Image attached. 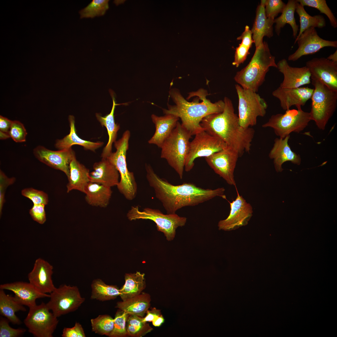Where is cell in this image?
Segmentation results:
<instances>
[{
  "label": "cell",
  "instance_id": "1",
  "mask_svg": "<svg viewBox=\"0 0 337 337\" xmlns=\"http://www.w3.org/2000/svg\"><path fill=\"white\" fill-rule=\"evenodd\" d=\"M145 168L148 183L167 214L175 213L183 207L195 206L217 197L226 199L224 188L204 189L190 183L174 185L159 176L150 165L146 164Z\"/></svg>",
  "mask_w": 337,
  "mask_h": 337
},
{
  "label": "cell",
  "instance_id": "2",
  "mask_svg": "<svg viewBox=\"0 0 337 337\" xmlns=\"http://www.w3.org/2000/svg\"><path fill=\"white\" fill-rule=\"evenodd\" d=\"M223 101V111L205 116L200 125L204 130L220 139L237 152L240 157L251 150L255 130L251 127L241 126L231 100L225 97Z\"/></svg>",
  "mask_w": 337,
  "mask_h": 337
},
{
  "label": "cell",
  "instance_id": "3",
  "mask_svg": "<svg viewBox=\"0 0 337 337\" xmlns=\"http://www.w3.org/2000/svg\"><path fill=\"white\" fill-rule=\"evenodd\" d=\"M207 91L200 89L189 93L188 99L197 96L193 101L189 102L185 99L178 89L173 88L169 91V95L174 102L173 105H168V109H163L166 114L174 115L180 118L182 125L192 135L204 130L200 125L202 119L212 114L223 111L224 107L223 100L212 103L206 97Z\"/></svg>",
  "mask_w": 337,
  "mask_h": 337
},
{
  "label": "cell",
  "instance_id": "4",
  "mask_svg": "<svg viewBox=\"0 0 337 337\" xmlns=\"http://www.w3.org/2000/svg\"><path fill=\"white\" fill-rule=\"evenodd\" d=\"M271 67L277 68L275 57L271 53L267 43L264 41L256 48L249 63L236 73L234 79L243 88L256 92L265 81Z\"/></svg>",
  "mask_w": 337,
  "mask_h": 337
},
{
  "label": "cell",
  "instance_id": "5",
  "mask_svg": "<svg viewBox=\"0 0 337 337\" xmlns=\"http://www.w3.org/2000/svg\"><path fill=\"white\" fill-rule=\"evenodd\" d=\"M192 135L179 122L161 148V158L165 159L180 179L183 178L185 162Z\"/></svg>",
  "mask_w": 337,
  "mask_h": 337
},
{
  "label": "cell",
  "instance_id": "6",
  "mask_svg": "<svg viewBox=\"0 0 337 337\" xmlns=\"http://www.w3.org/2000/svg\"><path fill=\"white\" fill-rule=\"evenodd\" d=\"M130 135L129 130L124 132L121 138L114 143L116 151L112 152L106 159L114 165L120 174V180L117 185L118 190L126 199L132 200L137 195V185L134 173L128 170L126 162Z\"/></svg>",
  "mask_w": 337,
  "mask_h": 337
},
{
  "label": "cell",
  "instance_id": "7",
  "mask_svg": "<svg viewBox=\"0 0 337 337\" xmlns=\"http://www.w3.org/2000/svg\"><path fill=\"white\" fill-rule=\"evenodd\" d=\"M311 79L314 88L311 98L310 119L319 129L324 130L336 110L337 91L331 90L316 79Z\"/></svg>",
  "mask_w": 337,
  "mask_h": 337
},
{
  "label": "cell",
  "instance_id": "8",
  "mask_svg": "<svg viewBox=\"0 0 337 337\" xmlns=\"http://www.w3.org/2000/svg\"><path fill=\"white\" fill-rule=\"evenodd\" d=\"M130 221L137 219H149L156 224L157 230L164 233L168 241L173 240L175 237L176 229L178 227L185 225L187 219L176 214H164L160 210L149 208L139 210L138 206H132L127 214Z\"/></svg>",
  "mask_w": 337,
  "mask_h": 337
},
{
  "label": "cell",
  "instance_id": "9",
  "mask_svg": "<svg viewBox=\"0 0 337 337\" xmlns=\"http://www.w3.org/2000/svg\"><path fill=\"white\" fill-rule=\"evenodd\" d=\"M238 98L239 123L242 127L248 128L255 125L258 117L266 114L267 105L259 94L251 90L235 85Z\"/></svg>",
  "mask_w": 337,
  "mask_h": 337
},
{
  "label": "cell",
  "instance_id": "10",
  "mask_svg": "<svg viewBox=\"0 0 337 337\" xmlns=\"http://www.w3.org/2000/svg\"><path fill=\"white\" fill-rule=\"evenodd\" d=\"M297 108L288 110L284 114L272 115L262 125V127L273 129L275 134L282 138L292 132H300L307 127L311 120L309 112L303 111L301 107Z\"/></svg>",
  "mask_w": 337,
  "mask_h": 337
},
{
  "label": "cell",
  "instance_id": "11",
  "mask_svg": "<svg viewBox=\"0 0 337 337\" xmlns=\"http://www.w3.org/2000/svg\"><path fill=\"white\" fill-rule=\"evenodd\" d=\"M24 323L28 331L36 337H52L59 322L46 303L29 308Z\"/></svg>",
  "mask_w": 337,
  "mask_h": 337
},
{
  "label": "cell",
  "instance_id": "12",
  "mask_svg": "<svg viewBox=\"0 0 337 337\" xmlns=\"http://www.w3.org/2000/svg\"><path fill=\"white\" fill-rule=\"evenodd\" d=\"M50 295V300L46 304L57 317L76 311L85 300L76 286L61 285Z\"/></svg>",
  "mask_w": 337,
  "mask_h": 337
},
{
  "label": "cell",
  "instance_id": "13",
  "mask_svg": "<svg viewBox=\"0 0 337 337\" xmlns=\"http://www.w3.org/2000/svg\"><path fill=\"white\" fill-rule=\"evenodd\" d=\"M195 135L194 139L190 143L189 151L185 162L184 169L186 172L193 169L196 158L208 157L227 146L220 139L210 135L204 130Z\"/></svg>",
  "mask_w": 337,
  "mask_h": 337
},
{
  "label": "cell",
  "instance_id": "14",
  "mask_svg": "<svg viewBox=\"0 0 337 337\" xmlns=\"http://www.w3.org/2000/svg\"><path fill=\"white\" fill-rule=\"evenodd\" d=\"M239 157L237 152L227 146L205 158L208 165L216 173L228 184L236 186L234 173Z\"/></svg>",
  "mask_w": 337,
  "mask_h": 337
},
{
  "label": "cell",
  "instance_id": "15",
  "mask_svg": "<svg viewBox=\"0 0 337 337\" xmlns=\"http://www.w3.org/2000/svg\"><path fill=\"white\" fill-rule=\"evenodd\" d=\"M297 43L298 48L288 57L289 61H294L302 56L314 54L325 47H337L336 41L324 39L318 35L316 29L310 27L305 30L294 43Z\"/></svg>",
  "mask_w": 337,
  "mask_h": 337
},
{
  "label": "cell",
  "instance_id": "16",
  "mask_svg": "<svg viewBox=\"0 0 337 337\" xmlns=\"http://www.w3.org/2000/svg\"><path fill=\"white\" fill-rule=\"evenodd\" d=\"M237 195L232 202H229L230 210L225 219L220 221L219 230L229 231L247 225L252 215L253 208L237 191Z\"/></svg>",
  "mask_w": 337,
  "mask_h": 337
},
{
  "label": "cell",
  "instance_id": "17",
  "mask_svg": "<svg viewBox=\"0 0 337 337\" xmlns=\"http://www.w3.org/2000/svg\"><path fill=\"white\" fill-rule=\"evenodd\" d=\"M311 77L316 79L331 90L337 91V63L325 57L314 58L306 62Z\"/></svg>",
  "mask_w": 337,
  "mask_h": 337
},
{
  "label": "cell",
  "instance_id": "18",
  "mask_svg": "<svg viewBox=\"0 0 337 337\" xmlns=\"http://www.w3.org/2000/svg\"><path fill=\"white\" fill-rule=\"evenodd\" d=\"M33 153L35 157L40 162L62 171L67 177L68 176L70 163L75 154L71 148L53 151L39 145L34 149Z\"/></svg>",
  "mask_w": 337,
  "mask_h": 337
},
{
  "label": "cell",
  "instance_id": "19",
  "mask_svg": "<svg viewBox=\"0 0 337 337\" xmlns=\"http://www.w3.org/2000/svg\"><path fill=\"white\" fill-rule=\"evenodd\" d=\"M53 267L47 261L38 258L28 275L29 282L39 292L50 294L55 288L52 279Z\"/></svg>",
  "mask_w": 337,
  "mask_h": 337
},
{
  "label": "cell",
  "instance_id": "20",
  "mask_svg": "<svg viewBox=\"0 0 337 337\" xmlns=\"http://www.w3.org/2000/svg\"><path fill=\"white\" fill-rule=\"evenodd\" d=\"M276 64L277 68L284 76L280 87L295 88L310 83L311 75L306 66L300 67L291 66L285 59L279 61Z\"/></svg>",
  "mask_w": 337,
  "mask_h": 337
},
{
  "label": "cell",
  "instance_id": "21",
  "mask_svg": "<svg viewBox=\"0 0 337 337\" xmlns=\"http://www.w3.org/2000/svg\"><path fill=\"white\" fill-rule=\"evenodd\" d=\"M313 90L308 87L289 88L279 86L272 92V95L279 100L282 109L286 110L293 105L296 108L304 105L311 99Z\"/></svg>",
  "mask_w": 337,
  "mask_h": 337
},
{
  "label": "cell",
  "instance_id": "22",
  "mask_svg": "<svg viewBox=\"0 0 337 337\" xmlns=\"http://www.w3.org/2000/svg\"><path fill=\"white\" fill-rule=\"evenodd\" d=\"M0 289L12 291L17 301L29 308L37 305V299L50 296V294L39 292L29 282L17 281L3 284L0 285Z\"/></svg>",
  "mask_w": 337,
  "mask_h": 337
},
{
  "label": "cell",
  "instance_id": "23",
  "mask_svg": "<svg viewBox=\"0 0 337 337\" xmlns=\"http://www.w3.org/2000/svg\"><path fill=\"white\" fill-rule=\"evenodd\" d=\"M290 137L289 135L284 138L279 137L275 139L269 153V157L273 159L275 168L277 172L283 171L282 165L286 162L291 161L298 165L301 163L300 155L292 151L288 144Z\"/></svg>",
  "mask_w": 337,
  "mask_h": 337
},
{
  "label": "cell",
  "instance_id": "24",
  "mask_svg": "<svg viewBox=\"0 0 337 337\" xmlns=\"http://www.w3.org/2000/svg\"><path fill=\"white\" fill-rule=\"evenodd\" d=\"M94 171L90 173V182L111 188L117 185L119 173L114 165L106 158L93 165Z\"/></svg>",
  "mask_w": 337,
  "mask_h": 337
},
{
  "label": "cell",
  "instance_id": "25",
  "mask_svg": "<svg viewBox=\"0 0 337 337\" xmlns=\"http://www.w3.org/2000/svg\"><path fill=\"white\" fill-rule=\"evenodd\" d=\"M266 0H261L256 10V16L251 31L252 39L256 48L263 43V38L266 36L269 38L273 35L274 20L266 17L265 12Z\"/></svg>",
  "mask_w": 337,
  "mask_h": 337
},
{
  "label": "cell",
  "instance_id": "26",
  "mask_svg": "<svg viewBox=\"0 0 337 337\" xmlns=\"http://www.w3.org/2000/svg\"><path fill=\"white\" fill-rule=\"evenodd\" d=\"M151 118L155 125V131L148 142L161 148L164 142L176 126L179 119L170 114H166L161 116L152 114Z\"/></svg>",
  "mask_w": 337,
  "mask_h": 337
},
{
  "label": "cell",
  "instance_id": "27",
  "mask_svg": "<svg viewBox=\"0 0 337 337\" xmlns=\"http://www.w3.org/2000/svg\"><path fill=\"white\" fill-rule=\"evenodd\" d=\"M69 168L67 192L76 190L84 193L85 188L90 182L89 169L77 160L75 154L70 162Z\"/></svg>",
  "mask_w": 337,
  "mask_h": 337
},
{
  "label": "cell",
  "instance_id": "28",
  "mask_svg": "<svg viewBox=\"0 0 337 337\" xmlns=\"http://www.w3.org/2000/svg\"><path fill=\"white\" fill-rule=\"evenodd\" d=\"M70 131L69 134L63 139L56 140L55 146L59 150L69 149L74 145L83 146L84 149L94 151L102 146L104 143L101 142H93L80 138L76 133L74 116L70 115L68 118Z\"/></svg>",
  "mask_w": 337,
  "mask_h": 337
},
{
  "label": "cell",
  "instance_id": "29",
  "mask_svg": "<svg viewBox=\"0 0 337 337\" xmlns=\"http://www.w3.org/2000/svg\"><path fill=\"white\" fill-rule=\"evenodd\" d=\"M113 100V105L111 111L108 114L102 116L99 113L96 114V118L102 126H105L107 130L109 139L108 143L103 149L101 154L102 158L106 159L112 152V145L116 141L117 132L120 129V125L115 123L114 112L116 105H119L115 102V98L112 93H110Z\"/></svg>",
  "mask_w": 337,
  "mask_h": 337
},
{
  "label": "cell",
  "instance_id": "30",
  "mask_svg": "<svg viewBox=\"0 0 337 337\" xmlns=\"http://www.w3.org/2000/svg\"><path fill=\"white\" fill-rule=\"evenodd\" d=\"M112 193L111 188L89 182L84 193L85 194V200L90 205L106 208L109 204Z\"/></svg>",
  "mask_w": 337,
  "mask_h": 337
},
{
  "label": "cell",
  "instance_id": "31",
  "mask_svg": "<svg viewBox=\"0 0 337 337\" xmlns=\"http://www.w3.org/2000/svg\"><path fill=\"white\" fill-rule=\"evenodd\" d=\"M150 295L144 292L130 299L118 302L116 307L129 315L143 317L150 306Z\"/></svg>",
  "mask_w": 337,
  "mask_h": 337
},
{
  "label": "cell",
  "instance_id": "32",
  "mask_svg": "<svg viewBox=\"0 0 337 337\" xmlns=\"http://www.w3.org/2000/svg\"><path fill=\"white\" fill-rule=\"evenodd\" d=\"M145 274L139 271L126 273L125 276V283L120 289V295L124 301L138 295L142 292L146 287Z\"/></svg>",
  "mask_w": 337,
  "mask_h": 337
},
{
  "label": "cell",
  "instance_id": "33",
  "mask_svg": "<svg viewBox=\"0 0 337 337\" xmlns=\"http://www.w3.org/2000/svg\"><path fill=\"white\" fill-rule=\"evenodd\" d=\"M0 289V314L7 319L13 324L20 325L22 322L16 315L18 311H26L27 309L14 298V297L7 294Z\"/></svg>",
  "mask_w": 337,
  "mask_h": 337
},
{
  "label": "cell",
  "instance_id": "34",
  "mask_svg": "<svg viewBox=\"0 0 337 337\" xmlns=\"http://www.w3.org/2000/svg\"><path fill=\"white\" fill-rule=\"evenodd\" d=\"M296 2L295 0H289L281 15L274 19V22L276 23L275 31L278 36L280 33L281 28L287 24L291 27L293 37L295 39L296 37L299 30V26L295 17Z\"/></svg>",
  "mask_w": 337,
  "mask_h": 337
},
{
  "label": "cell",
  "instance_id": "35",
  "mask_svg": "<svg viewBox=\"0 0 337 337\" xmlns=\"http://www.w3.org/2000/svg\"><path fill=\"white\" fill-rule=\"evenodd\" d=\"M90 298L104 301L114 300L120 295V289L116 286L108 285L101 280H94L91 285Z\"/></svg>",
  "mask_w": 337,
  "mask_h": 337
},
{
  "label": "cell",
  "instance_id": "36",
  "mask_svg": "<svg viewBox=\"0 0 337 337\" xmlns=\"http://www.w3.org/2000/svg\"><path fill=\"white\" fill-rule=\"evenodd\" d=\"M296 2L295 12L299 17L300 26L299 32L295 40L305 30L310 27L321 28L326 26V21L323 16L320 15L310 16L305 10L304 6Z\"/></svg>",
  "mask_w": 337,
  "mask_h": 337
},
{
  "label": "cell",
  "instance_id": "37",
  "mask_svg": "<svg viewBox=\"0 0 337 337\" xmlns=\"http://www.w3.org/2000/svg\"><path fill=\"white\" fill-rule=\"evenodd\" d=\"M127 336L142 337L151 331L153 329L143 317L133 315H129L126 323Z\"/></svg>",
  "mask_w": 337,
  "mask_h": 337
},
{
  "label": "cell",
  "instance_id": "38",
  "mask_svg": "<svg viewBox=\"0 0 337 337\" xmlns=\"http://www.w3.org/2000/svg\"><path fill=\"white\" fill-rule=\"evenodd\" d=\"M90 322L92 331L100 335L109 336L114 328V319L109 315H100Z\"/></svg>",
  "mask_w": 337,
  "mask_h": 337
},
{
  "label": "cell",
  "instance_id": "39",
  "mask_svg": "<svg viewBox=\"0 0 337 337\" xmlns=\"http://www.w3.org/2000/svg\"><path fill=\"white\" fill-rule=\"evenodd\" d=\"M109 1L93 0L79 12L80 18H93L103 15L109 8Z\"/></svg>",
  "mask_w": 337,
  "mask_h": 337
},
{
  "label": "cell",
  "instance_id": "40",
  "mask_svg": "<svg viewBox=\"0 0 337 337\" xmlns=\"http://www.w3.org/2000/svg\"><path fill=\"white\" fill-rule=\"evenodd\" d=\"M303 6H306L315 8L326 15L329 19L330 24L334 28L337 27V20L325 0H296Z\"/></svg>",
  "mask_w": 337,
  "mask_h": 337
},
{
  "label": "cell",
  "instance_id": "41",
  "mask_svg": "<svg viewBox=\"0 0 337 337\" xmlns=\"http://www.w3.org/2000/svg\"><path fill=\"white\" fill-rule=\"evenodd\" d=\"M129 314L118 309L114 319V326L110 337H125L127 336L126 323Z\"/></svg>",
  "mask_w": 337,
  "mask_h": 337
},
{
  "label": "cell",
  "instance_id": "42",
  "mask_svg": "<svg viewBox=\"0 0 337 337\" xmlns=\"http://www.w3.org/2000/svg\"><path fill=\"white\" fill-rule=\"evenodd\" d=\"M23 196L31 200L34 205H46L48 202L47 194L44 192L33 188H25L21 191Z\"/></svg>",
  "mask_w": 337,
  "mask_h": 337
},
{
  "label": "cell",
  "instance_id": "43",
  "mask_svg": "<svg viewBox=\"0 0 337 337\" xmlns=\"http://www.w3.org/2000/svg\"><path fill=\"white\" fill-rule=\"evenodd\" d=\"M286 4L281 0H266L265 12L266 17L274 20L278 14L282 12Z\"/></svg>",
  "mask_w": 337,
  "mask_h": 337
},
{
  "label": "cell",
  "instance_id": "44",
  "mask_svg": "<svg viewBox=\"0 0 337 337\" xmlns=\"http://www.w3.org/2000/svg\"><path fill=\"white\" fill-rule=\"evenodd\" d=\"M6 318L0 317V337H18L23 335L26 331L23 328L14 329L11 327Z\"/></svg>",
  "mask_w": 337,
  "mask_h": 337
},
{
  "label": "cell",
  "instance_id": "45",
  "mask_svg": "<svg viewBox=\"0 0 337 337\" xmlns=\"http://www.w3.org/2000/svg\"><path fill=\"white\" fill-rule=\"evenodd\" d=\"M9 134L10 137L16 142L26 141L27 133L24 125L19 121H12Z\"/></svg>",
  "mask_w": 337,
  "mask_h": 337
},
{
  "label": "cell",
  "instance_id": "46",
  "mask_svg": "<svg viewBox=\"0 0 337 337\" xmlns=\"http://www.w3.org/2000/svg\"><path fill=\"white\" fill-rule=\"evenodd\" d=\"M251 47L242 42L240 44L239 46L236 48L234 59L232 65L237 67L243 63L250 54L249 50Z\"/></svg>",
  "mask_w": 337,
  "mask_h": 337
},
{
  "label": "cell",
  "instance_id": "47",
  "mask_svg": "<svg viewBox=\"0 0 337 337\" xmlns=\"http://www.w3.org/2000/svg\"><path fill=\"white\" fill-rule=\"evenodd\" d=\"M14 177L8 178L1 170L0 171V215H2L3 206L5 201V193L7 188L15 182Z\"/></svg>",
  "mask_w": 337,
  "mask_h": 337
},
{
  "label": "cell",
  "instance_id": "48",
  "mask_svg": "<svg viewBox=\"0 0 337 337\" xmlns=\"http://www.w3.org/2000/svg\"><path fill=\"white\" fill-rule=\"evenodd\" d=\"M45 206L33 204L29 210V214L33 220L41 224H43L46 220Z\"/></svg>",
  "mask_w": 337,
  "mask_h": 337
},
{
  "label": "cell",
  "instance_id": "49",
  "mask_svg": "<svg viewBox=\"0 0 337 337\" xmlns=\"http://www.w3.org/2000/svg\"><path fill=\"white\" fill-rule=\"evenodd\" d=\"M61 336L63 337H85L84 330L81 325L76 322L71 328H64Z\"/></svg>",
  "mask_w": 337,
  "mask_h": 337
},
{
  "label": "cell",
  "instance_id": "50",
  "mask_svg": "<svg viewBox=\"0 0 337 337\" xmlns=\"http://www.w3.org/2000/svg\"><path fill=\"white\" fill-rule=\"evenodd\" d=\"M252 33L249 26H245V30L241 35L237 38L238 40H241V42L252 47V43H254L252 39Z\"/></svg>",
  "mask_w": 337,
  "mask_h": 337
},
{
  "label": "cell",
  "instance_id": "51",
  "mask_svg": "<svg viewBox=\"0 0 337 337\" xmlns=\"http://www.w3.org/2000/svg\"><path fill=\"white\" fill-rule=\"evenodd\" d=\"M146 315L143 318V320L145 322H152L155 319L162 314L160 310L154 307L150 310H148L146 312Z\"/></svg>",
  "mask_w": 337,
  "mask_h": 337
},
{
  "label": "cell",
  "instance_id": "52",
  "mask_svg": "<svg viewBox=\"0 0 337 337\" xmlns=\"http://www.w3.org/2000/svg\"><path fill=\"white\" fill-rule=\"evenodd\" d=\"M12 121L1 115L0 116V132L9 134Z\"/></svg>",
  "mask_w": 337,
  "mask_h": 337
},
{
  "label": "cell",
  "instance_id": "53",
  "mask_svg": "<svg viewBox=\"0 0 337 337\" xmlns=\"http://www.w3.org/2000/svg\"><path fill=\"white\" fill-rule=\"evenodd\" d=\"M165 321V319L162 315L158 316L152 321V324L155 327H159L161 326Z\"/></svg>",
  "mask_w": 337,
  "mask_h": 337
},
{
  "label": "cell",
  "instance_id": "54",
  "mask_svg": "<svg viewBox=\"0 0 337 337\" xmlns=\"http://www.w3.org/2000/svg\"><path fill=\"white\" fill-rule=\"evenodd\" d=\"M327 58L333 62L337 63V50H336L333 54H330Z\"/></svg>",
  "mask_w": 337,
  "mask_h": 337
},
{
  "label": "cell",
  "instance_id": "55",
  "mask_svg": "<svg viewBox=\"0 0 337 337\" xmlns=\"http://www.w3.org/2000/svg\"><path fill=\"white\" fill-rule=\"evenodd\" d=\"M10 137L9 134L0 132V138L1 139H5Z\"/></svg>",
  "mask_w": 337,
  "mask_h": 337
}]
</instances>
